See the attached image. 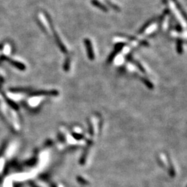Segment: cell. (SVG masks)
I'll list each match as a JSON object with an SVG mask.
<instances>
[{"mask_svg":"<svg viewBox=\"0 0 187 187\" xmlns=\"http://www.w3.org/2000/svg\"><path fill=\"white\" fill-rule=\"evenodd\" d=\"M85 43L86 45V47L87 49V52H88V56L89 59H91V60H93L94 58V51L92 49V46L91 42H90V40L88 39L85 40Z\"/></svg>","mask_w":187,"mask_h":187,"instance_id":"6da1fadb","label":"cell"},{"mask_svg":"<svg viewBox=\"0 0 187 187\" xmlns=\"http://www.w3.org/2000/svg\"><path fill=\"white\" fill-rule=\"evenodd\" d=\"M92 4L94 6H96V7L99 8L100 9H101V10H103V11H107V9H106L105 6L104 5L101 4V2H98V0H92Z\"/></svg>","mask_w":187,"mask_h":187,"instance_id":"7a4b0ae2","label":"cell"},{"mask_svg":"<svg viewBox=\"0 0 187 187\" xmlns=\"http://www.w3.org/2000/svg\"><path fill=\"white\" fill-rule=\"evenodd\" d=\"M141 80L143 81V83L145 84V85L147 86L149 89H153L154 88V86H153V84H152L151 82H150L149 80L146 79H144V78H141Z\"/></svg>","mask_w":187,"mask_h":187,"instance_id":"3957f363","label":"cell"},{"mask_svg":"<svg viewBox=\"0 0 187 187\" xmlns=\"http://www.w3.org/2000/svg\"><path fill=\"white\" fill-rule=\"evenodd\" d=\"M121 49H116V50H115V51H114V52H112V54L109 56V58H108V62H111L112 60H113V59L114 58V57L115 56H116V55L117 54V53L118 52V51H120Z\"/></svg>","mask_w":187,"mask_h":187,"instance_id":"277c9868","label":"cell"},{"mask_svg":"<svg viewBox=\"0 0 187 187\" xmlns=\"http://www.w3.org/2000/svg\"><path fill=\"white\" fill-rule=\"evenodd\" d=\"M177 52L179 53V54H182V42L181 41H178L177 42Z\"/></svg>","mask_w":187,"mask_h":187,"instance_id":"5b68a950","label":"cell"},{"mask_svg":"<svg viewBox=\"0 0 187 187\" xmlns=\"http://www.w3.org/2000/svg\"><path fill=\"white\" fill-rule=\"evenodd\" d=\"M136 64H137V67H138L139 68V70H141V71H143V72H145V70H144V68H143L141 65H140L139 62H136Z\"/></svg>","mask_w":187,"mask_h":187,"instance_id":"8992f818","label":"cell"}]
</instances>
